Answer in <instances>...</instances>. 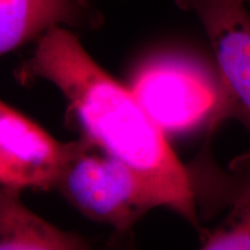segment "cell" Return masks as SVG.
Instances as JSON below:
<instances>
[{
    "label": "cell",
    "instance_id": "cell-3",
    "mask_svg": "<svg viewBox=\"0 0 250 250\" xmlns=\"http://www.w3.org/2000/svg\"><path fill=\"white\" fill-rule=\"evenodd\" d=\"M55 187L87 218L126 232L162 205L156 190L117 156L83 136L67 143Z\"/></svg>",
    "mask_w": 250,
    "mask_h": 250
},
{
    "label": "cell",
    "instance_id": "cell-4",
    "mask_svg": "<svg viewBox=\"0 0 250 250\" xmlns=\"http://www.w3.org/2000/svg\"><path fill=\"white\" fill-rule=\"evenodd\" d=\"M204 28L213 51L224 100V120L239 121L250 134V14L234 0H175Z\"/></svg>",
    "mask_w": 250,
    "mask_h": 250
},
{
    "label": "cell",
    "instance_id": "cell-2",
    "mask_svg": "<svg viewBox=\"0 0 250 250\" xmlns=\"http://www.w3.org/2000/svg\"><path fill=\"white\" fill-rule=\"evenodd\" d=\"M190 50L168 46L151 52L138 65L130 89L165 133L188 132L224 120L217 73Z\"/></svg>",
    "mask_w": 250,
    "mask_h": 250
},
{
    "label": "cell",
    "instance_id": "cell-5",
    "mask_svg": "<svg viewBox=\"0 0 250 250\" xmlns=\"http://www.w3.org/2000/svg\"><path fill=\"white\" fill-rule=\"evenodd\" d=\"M67 153L39 125L0 101V183L18 189L54 188Z\"/></svg>",
    "mask_w": 250,
    "mask_h": 250
},
{
    "label": "cell",
    "instance_id": "cell-7",
    "mask_svg": "<svg viewBox=\"0 0 250 250\" xmlns=\"http://www.w3.org/2000/svg\"><path fill=\"white\" fill-rule=\"evenodd\" d=\"M21 189L0 183V250H77L88 245L64 232L22 204Z\"/></svg>",
    "mask_w": 250,
    "mask_h": 250
},
{
    "label": "cell",
    "instance_id": "cell-8",
    "mask_svg": "<svg viewBox=\"0 0 250 250\" xmlns=\"http://www.w3.org/2000/svg\"><path fill=\"white\" fill-rule=\"evenodd\" d=\"M241 181L235 183L226 218L213 229H201L202 249H250V155L239 164Z\"/></svg>",
    "mask_w": 250,
    "mask_h": 250
},
{
    "label": "cell",
    "instance_id": "cell-6",
    "mask_svg": "<svg viewBox=\"0 0 250 250\" xmlns=\"http://www.w3.org/2000/svg\"><path fill=\"white\" fill-rule=\"evenodd\" d=\"M100 21L89 0H0V57L52 27H94Z\"/></svg>",
    "mask_w": 250,
    "mask_h": 250
},
{
    "label": "cell",
    "instance_id": "cell-9",
    "mask_svg": "<svg viewBox=\"0 0 250 250\" xmlns=\"http://www.w3.org/2000/svg\"><path fill=\"white\" fill-rule=\"evenodd\" d=\"M234 1H237V2H242V4H245L246 1H250V0H234Z\"/></svg>",
    "mask_w": 250,
    "mask_h": 250
},
{
    "label": "cell",
    "instance_id": "cell-1",
    "mask_svg": "<svg viewBox=\"0 0 250 250\" xmlns=\"http://www.w3.org/2000/svg\"><path fill=\"white\" fill-rule=\"evenodd\" d=\"M22 73L57 87L83 136L129 165L154 188L162 205L202 229L197 166L182 164L130 87L109 76L76 34L62 26L46 30Z\"/></svg>",
    "mask_w": 250,
    "mask_h": 250
}]
</instances>
